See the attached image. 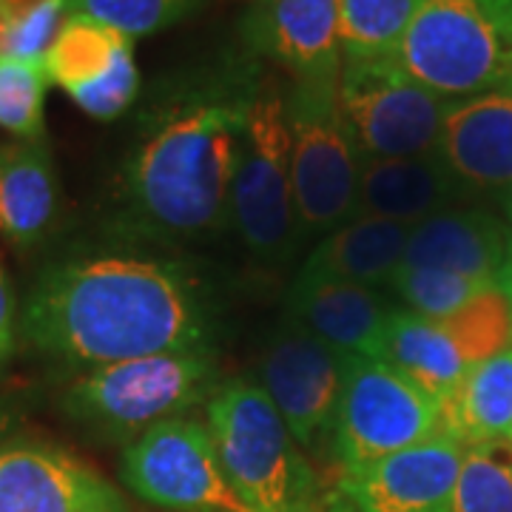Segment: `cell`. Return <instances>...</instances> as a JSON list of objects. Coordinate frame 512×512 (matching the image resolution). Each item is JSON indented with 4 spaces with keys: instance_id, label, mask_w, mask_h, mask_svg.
I'll return each mask as SVG.
<instances>
[{
    "instance_id": "obj_1",
    "label": "cell",
    "mask_w": 512,
    "mask_h": 512,
    "mask_svg": "<svg viewBox=\"0 0 512 512\" xmlns=\"http://www.w3.org/2000/svg\"><path fill=\"white\" fill-rule=\"evenodd\" d=\"M265 72L239 46L154 89L111 188L114 237L180 248L231 231L239 143Z\"/></svg>"
},
{
    "instance_id": "obj_2",
    "label": "cell",
    "mask_w": 512,
    "mask_h": 512,
    "mask_svg": "<svg viewBox=\"0 0 512 512\" xmlns=\"http://www.w3.org/2000/svg\"><path fill=\"white\" fill-rule=\"evenodd\" d=\"M20 333L40 353L89 370L154 353L214 350L220 305L180 259L80 254L37 274Z\"/></svg>"
},
{
    "instance_id": "obj_3",
    "label": "cell",
    "mask_w": 512,
    "mask_h": 512,
    "mask_svg": "<svg viewBox=\"0 0 512 512\" xmlns=\"http://www.w3.org/2000/svg\"><path fill=\"white\" fill-rule=\"evenodd\" d=\"M214 350H177L89 367L63 390V416L89 436L131 444L154 424L205 407L220 387Z\"/></svg>"
},
{
    "instance_id": "obj_4",
    "label": "cell",
    "mask_w": 512,
    "mask_h": 512,
    "mask_svg": "<svg viewBox=\"0 0 512 512\" xmlns=\"http://www.w3.org/2000/svg\"><path fill=\"white\" fill-rule=\"evenodd\" d=\"M222 470L254 512H319L325 495L285 419L259 384L225 379L205 404Z\"/></svg>"
},
{
    "instance_id": "obj_5",
    "label": "cell",
    "mask_w": 512,
    "mask_h": 512,
    "mask_svg": "<svg viewBox=\"0 0 512 512\" xmlns=\"http://www.w3.org/2000/svg\"><path fill=\"white\" fill-rule=\"evenodd\" d=\"M393 60L450 103L498 89L512 80V3L421 0Z\"/></svg>"
},
{
    "instance_id": "obj_6",
    "label": "cell",
    "mask_w": 512,
    "mask_h": 512,
    "mask_svg": "<svg viewBox=\"0 0 512 512\" xmlns=\"http://www.w3.org/2000/svg\"><path fill=\"white\" fill-rule=\"evenodd\" d=\"M291 174L302 242L356 217L362 151L339 111V80H285Z\"/></svg>"
},
{
    "instance_id": "obj_7",
    "label": "cell",
    "mask_w": 512,
    "mask_h": 512,
    "mask_svg": "<svg viewBox=\"0 0 512 512\" xmlns=\"http://www.w3.org/2000/svg\"><path fill=\"white\" fill-rule=\"evenodd\" d=\"M231 231L265 265L288 262L302 245L293 200L285 80L274 72L262 74L242 131L231 191Z\"/></svg>"
},
{
    "instance_id": "obj_8",
    "label": "cell",
    "mask_w": 512,
    "mask_h": 512,
    "mask_svg": "<svg viewBox=\"0 0 512 512\" xmlns=\"http://www.w3.org/2000/svg\"><path fill=\"white\" fill-rule=\"evenodd\" d=\"M433 436H439V404L379 359L350 356L328 439L342 473L362 470Z\"/></svg>"
},
{
    "instance_id": "obj_9",
    "label": "cell",
    "mask_w": 512,
    "mask_h": 512,
    "mask_svg": "<svg viewBox=\"0 0 512 512\" xmlns=\"http://www.w3.org/2000/svg\"><path fill=\"white\" fill-rule=\"evenodd\" d=\"M447 106L393 57L342 63L339 111L365 160L439 154Z\"/></svg>"
},
{
    "instance_id": "obj_10",
    "label": "cell",
    "mask_w": 512,
    "mask_h": 512,
    "mask_svg": "<svg viewBox=\"0 0 512 512\" xmlns=\"http://www.w3.org/2000/svg\"><path fill=\"white\" fill-rule=\"evenodd\" d=\"M120 481L160 510L254 512L225 476L208 424L191 416L160 421L126 444Z\"/></svg>"
},
{
    "instance_id": "obj_11",
    "label": "cell",
    "mask_w": 512,
    "mask_h": 512,
    "mask_svg": "<svg viewBox=\"0 0 512 512\" xmlns=\"http://www.w3.org/2000/svg\"><path fill=\"white\" fill-rule=\"evenodd\" d=\"M348 359L288 316L271 333L259 359V387L299 447L313 450L322 439H330Z\"/></svg>"
},
{
    "instance_id": "obj_12",
    "label": "cell",
    "mask_w": 512,
    "mask_h": 512,
    "mask_svg": "<svg viewBox=\"0 0 512 512\" xmlns=\"http://www.w3.org/2000/svg\"><path fill=\"white\" fill-rule=\"evenodd\" d=\"M0 512H131L126 495L86 461L37 439L0 444Z\"/></svg>"
},
{
    "instance_id": "obj_13",
    "label": "cell",
    "mask_w": 512,
    "mask_h": 512,
    "mask_svg": "<svg viewBox=\"0 0 512 512\" xmlns=\"http://www.w3.org/2000/svg\"><path fill=\"white\" fill-rule=\"evenodd\" d=\"M242 49L293 80H339V0H248Z\"/></svg>"
},
{
    "instance_id": "obj_14",
    "label": "cell",
    "mask_w": 512,
    "mask_h": 512,
    "mask_svg": "<svg viewBox=\"0 0 512 512\" xmlns=\"http://www.w3.org/2000/svg\"><path fill=\"white\" fill-rule=\"evenodd\" d=\"M464 447L447 436H433L416 447L342 473L336 493L356 512H453Z\"/></svg>"
},
{
    "instance_id": "obj_15",
    "label": "cell",
    "mask_w": 512,
    "mask_h": 512,
    "mask_svg": "<svg viewBox=\"0 0 512 512\" xmlns=\"http://www.w3.org/2000/svg\"><path fill=\"white\" fill-rule=\"evenodd\" d=\"M396 308L387 291L308 268H299L285 293V316L342 356L376 359Z\"/></svg>"
},
{
    "instance_id": "obj_16",
    "label": "cell",
    "mask_w": 512,
    "mask_h": 512,
    "mask_svg": "<svg viewBox=\"0 0 512 512\" xmlns=\"http://www.w3.org/2000/svg\"><path fill=\"white\" fill-rule=\"evenodd\" d=\"M439 157L467 191L512 185V80L490 92L453 100L444 114Z\"/></svg>"
},
{
    "instance_id": "obj_17",
    "label": "cell",
    "mask_w": 512,
    "mask_h": 512,
    "mask_svg": "<svg viewBox=\"0 0 512 512\" xmlns=\"http://www.w3.org/2000/svg\"><path fill=\"white\" fill-rule=\"evenodd\" d=\"M512 228L484 208H444L410 228L402 268L495 282L507 265Z\"/></svg>"
},
{
    "instance_id": "obj_18",
    "label": "cell",
    "mask_w": 512,
    "mask_h": 512,
    "mask_svg": "<svg viewBox=\"0 0 512 512\" xmlns=\"http://www.w3.org/2000/svg\"><path fill=\"white\" fill-rule=\"evenodd\" d=\"M470 191L444 165L439 154L365 160L359 177L356 214L416 225L444 208H456Z\"/></svg>"
},
{
    "instance_id": "obj_19",
    "label": "cell",
    "mask_w": 512,
    "mask_h": 512,
    "mask_svg": "<svg viewBox=\"0 0 512 512\" xmlns=\"http://www.w3.org/2000/svg\"><path fill=\"white\" fill-rule=\"evenodd\" d=\"M60 214V183L46 140L0 143V237L32 248L52 234Z\"/></svg>"
},
{
    "instance_id": "obj_20",
    "label": "cell",
    "mask_w": 512,
    "mask_h": 512,
    "mask_svg": "<svg viewBox=\"0 0 512 512\" xmlns=\"http://www.w3.org/2000/svg\"><path fill=\"white\" fill-rule=\"evenodd\" d=\"M439 436L464 450L510 447L512 436V348L473 365L439 404Z\"/></svg>"
},
{
    "instance_id": "obj_21",
    "label": "cell",
    "mask_w": 512,
    "mask_h": 512,
    "mask_svg": "<svg viewBox=\"0 0 512 512\" xmlns=\"http://www.w3.org/2000/svg\"><path fill=\"white\" fill-rule=\"evenodd\" d=\"M413 225L356 214L333 228L311 248L302 268L339 276L365 288L390 291L393 276L404 262V248Z\"/></svg>"
},
{
    "instance_id": "obj_22",
    "label": "cell",
    "mask_w": 512,
    "mask_h": 512,
    "mask_svg": "<svg viewBox=\"0 0 512 512\" xmlns=\"http://www.w3.org/2000/svg\"><path fill=\"white\" fill-rule=\"evenodd\" d=\"M376 359L416 384L436 404L444 402L470 370L436 319L407 311L402 305L384 330Z\"/></svg>"
},
{
    "instance_id": "obj_23",
    "label": "cell",
    "mask_w": 512,
    "mask_h": 512,
    "mask_svg": "<svg viewBox=\"0 0 512 512\" xmlns=\"http://www.w3.org/2000/svg\"><path fill=\"white\" fill-rule=\"evenodd\" d=\"M131 43V37L120 35L106 23L69 12L43 57V69L49 83L74 97L100 83L114 69L120 52Z\"/></svg>"
},
{
    "instance_id": "obj_24",
    "label": "cell",
    "mask_w": 512,
    "mask_h": 512,
    "mask_svg": "<svg viewBox=\"0 0 512 512\" xmlns=\"http://www.w3.org/2000/svg\"><path fill=\"white\" fill-rule=\"evenodd\" d=\"M421 0H339L342 63L396 57Z\"/></svg>"
},
{
    "instance_id": "obj_25",
    "label": "cell",
    "mask_w": 512,
    "mask_h": 512,
    "mask_svg": "<svg viewBox=\"0 0 512 512\" xmlns=\"http://www.w3.org/2000/svg\"><path fill=\"white\" fill-rule=\"evenodd\" d=\"M436 322L450 336L467 367L481 365L512 348V305L498 285Z\"/></svg>"
},
{
    "instance_id": "obj_26",
    "label": "cell",
    "mask_w": 512,
    "mask_h": 512,
    "mask_svg": "<svg viewBox=\"0 0 512 512\" xmlns=\"http://www.w3.org/2000/svg\"><path fill=\"white\" fill-rule=\"evenodd\" d=\"M72 0H0V60L43 63Z\"/></svg>"
},
{
    "instance_id": "obj_27",
    "label": "cell",
    "mask_w": 512,
    "mask_h": 512,
    "mask_svg": "<svg viewBox=\"0 0 512 512\" xmlns=\"http://www.w3.org/2000/svg\"><path fill=\"white\" fill-rule=\"evenodd\" d=\"M46 92L43 63L0 60V128L15 140H46Z\"/></svg>"
},
{
    "instance_id": "obj_28",
    "label": "cell",
    "mask_w": 512,
    "mask_h": 512,
    "mask_svg": "<svg viewBox=\"0 0 512 512\" xmlns=\"http://www.w3.org/2000/svg\"><path fill=\"white\" fill-rule=\"evenodd\" d=\"M493 285L495 282L447 274V271L399 268V274L390 282V293L402 302V308H407V311L421 313L427 319H444Z\"/></svg>"
},
{
    "instance_id": "obj_29",
    "label": "cell",
    "mask_w": 512,
    "mask_h": 512,
    "mask_svg": "<svg viewBox=\"0 0 512 512\" xmlns=\"http://www.w3.org/2000/svg\"><path fill=\"white\" fill-rule=\"evenodd\" d=\"M453 512H512V450H464Z\"/></svg>"
},
{
    "instance_id": "obj_30",
    "label": "cell",
    "mask_w": 512,
    "mask_h": 512,
    "mask_svg": "<svg viewBox=\"0 0 512 512\" xmlns=\"http://www.w3.org/2000/svg\"><path fill=\"white\" fill-rule=\"evenodd\" d=\"M205 3L208 0H72V12L89 15L137 40L183 23Z\"/></svg>"
},
{
    "instance_id": "obj_31",
    "label": "cell",
    "mask_w": 512,
    "mask_h": 512,
    "mask_svg": "<svg viewBox=\"0 0 512 512\" xmlns=\"http://www.w3.org/2000/svg\"><path fill=\"white\" fill-rule=\"evenodd\" d=\"M137 97H140V69L134 60V43H131L120 52L114 69L100 83H94L86 92L74 94L72 100L77 103V109H83L89 117L109 123V120L123 117Z\"/></svg>"
},
{
    "instance_id": "obj_32",
    "label": "cell",
    "mask_w": 512,
    "mask_h": 512,
    "mask_svg": "<svg viewBox=\"0 0 512 512\" xmlns=\"http://www.w3.org/2000/svg\"><path fill=\"white\" fill-rule=\"evenodd\" d=\"M18 345V302L9 285V276L0 265V370L12 359Z\"/></svg>"
},
{
    "instance_id": "obj_33",
    "label": "cell",
    "mask_w": 512,
    "mask_h": 512,
    "mask_svg": "<svg viewBox=\"0 0 512 512\" xmlns=\"http://www.w3.org/2000/svg\"><path fill=\"white\" fill-rule=\"evenodd\" d=\"M20 421H23V407L9 396H0V444L15 439Z\"/></svg>"
},
{
    "instance_id": "obj_34",
    "label": "cell",
    "mask_w": 512,
    "mask_h": 512,
    "mask_svg": "<svg viewBox=\"0 0 512 512\" xmlns=\"http://www.w3.org/2000/svg\"><path fill=\"white\" fill-rule=\"evenodd\" d=\"M319 512H356V507L350 504L345 495L328 493L325 495V501H322V510Z\"/></svg>"
},
{
    "instance_id": "obj_35",
    "label": "cell",
    "mask_w": 512,
    "mask_h": 512,
    "mask_svg": "<svg viewBox=\"0 0 512 512\" xmlns=\"http://www.w3.org/2000/svg\"><path fill=\"white\" fill-rule=\"evenodd\" d=\"M498 288L507 293V299H510V305H512V242H510V256H507V265H504L501 279H498Z\"/></svg>"
},
{
    "instance_id": "obj_36",
    "label": "cell",
    "mask_w": 512,
    "mask_h": 512,
    "mask_svg": "<svg viewBox=\"0 0 512 512\" xmlns=\"http://www.w3.org/2000/svg\"><path fill=\"white\" fill-rule=\"evenodd\" d=\"M498 202H501V208H504V217H507L512 225V185L510 188H504V191L498 194Z\"/></svg>"
},
{
    "instance_id": "obj_37",
    "label": "cell",
    "mask_w": 512,
    "mask_h": 512,
    "mask_svg": "<svg viewBox=\"0 0 512 512\" xmlns=\"http://www.w3.org/2000/svg\"><path fill=\"white\" fill-rule=\"evenodd\" d=\"M510 450H512V436H510Z\"/></svg>"
},
{
    "instance_id": "obj_38",
    "label": "cell",
    "mask_w": 512,
    "mask_h": 512,
    "mask_svg": "<svg viewBox=\"0 0 512 512\" xmlns=\"http://www.w3.org/2000/svg\"><path fill=\"white\" fill-rule=\"evenodd\" d=\"M510 3H512V0H510Z\"/></svg>"
}]
</instances>
